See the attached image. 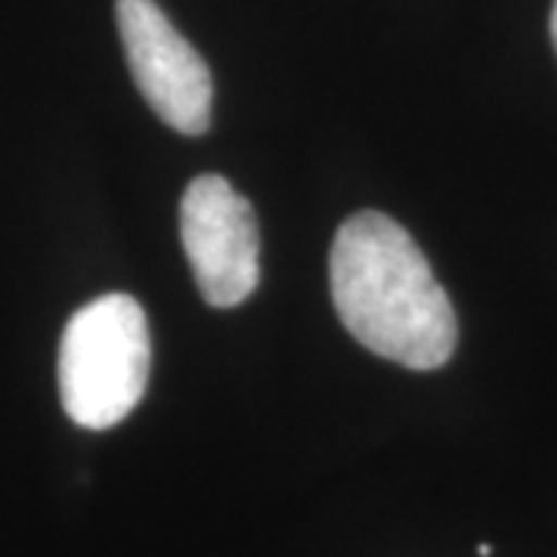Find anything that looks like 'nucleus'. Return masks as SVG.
I'll list each match as a JSON object with an SVG mask.
<instances>
[{
  "label": "nucleus",
  "mask_w": 557,
  "mask_h": 557,
  "mask_svg": "<svg viewBox=\"0 0 557 557\" xmlns=\"http://www.w3.org/2000/svg\"><path fill=\"white\" fill-rule=\"evenodd\" d=\"M478 552H480V557H490V555H493V548H490V545H480Z\"/></svg>",
  "instance_id": "6"
},
{
  "label": "nucleus",
  "mask_w": 557,
  "mask_h": 557,
  "mask_svg": "<svg viewBox=\"0 0 557 557\" xmlns=\"http://www.w3.org/2000/svg\"><path fill=\"white\" fill-rule=\"evenodd\" d=\"M552 40H555V50H557V0H555V7H552Z\"/></svg>",
  "instance_id": "5"
},
{
  "label": "nucleus",
  "mask_w": 557,
  "mask_h": 557,
  "mask_svg": "<svg viewBox=\"0 0 557 557\" xmlns=\"http://www.w3.org/2000/svg\"><path fill=\"white\" fill-rule=\"evenodd\" d=\"M344 329L406 369H440L458 341L456 310L416 239L381 211L344 220L329 258Z\"/></svg>",
  "instance_id": "1"
},
{
  "label": "nucleus",
  "mask_w": 557,
  "mask_h": 557,
  "mask_svg": "<svg viewBox=\"0 0 557 557\" xmlns=\"http://www.w3.org/2000/svg\"><path fill=\"white\" fill-rule=\"evenodd\" d=\"M152 366L149 322L131 295H102L69 319L60 341V397L78 428L106 431L137 409Z\"/></svg>",
  "instance_id": "2"
},
{
  "label": "nucleus",
  "mask_w": 557,
  "mask_h": 557,
  "mask_svg": "<svg viewBox=\"0 0 557 557\" xmlns=\"http://www.w3.org/2000/svg\"><path fill=\"white\" fill-rule=\"evenodd\" d=\"M180 239L201 298L239 307L260 282V230L251 201L218 174L196 177L180 201Z\"/></svg>",
  "instance_id": "3"
},
{
  "label": "nucleus",
  "mask_w": 557,
  "mask_h": 557,
  "mask_svg": "<svg viewBox=\"0 0 557 557\" xmlns=\"http://www.w3.org/2000/svg\"><path fill=\"white\" fill-rule=\"evenodd\" d=\"M115 16L131 75L152 112L180 134H205L214 81L199 50L171 25L156 0H119Z\"/></svg>",
  "instance_id": "4"
}]
</instances>
